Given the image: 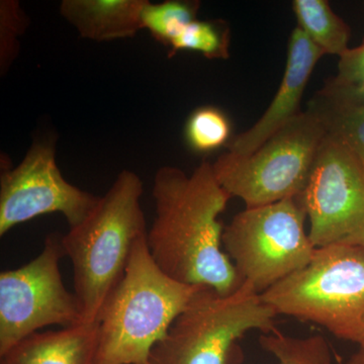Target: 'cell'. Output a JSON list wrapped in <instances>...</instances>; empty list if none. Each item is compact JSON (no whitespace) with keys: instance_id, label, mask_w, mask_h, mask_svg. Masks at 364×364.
Segmentation results:
<instances>
[{"instance_id":"9a60e30c","label":"cell","mask_w":364,"mask_h":364,"mask_svg":"<svg viewBox=\"0 0 364 364\" xmlns=\"http://www.w3.org/2000/svg\"><path fill=\"white\" fill-rule=\"evenodd\" d=\"M309 109L317 114L328 138L340 144L364 166V107L332 104L316 95Z\"/></svg>"},{"instance_id":"d6986e66","label":"cell","mask_w":364,"mask_h":364,"mask_svg":"<svg viewBox=\"0 0 364 364\" xmlns=\"http://www.w3.org/2000/svg\"><path fill=\"white\" fill-rule=\"evenodd\" d=\"M230 135L229 119L217 107H200L186 122V142L196 152H210L222 147L229 140Z\"/></svg>"},{"instance_id":"ffe728a7","label":"cell","mask_w":364,"mask_h":364,"mask_svg":"<svg viewBox=\"0 0 364 364\" xmlns=\"http://www.w3.org/2000/svg\"><path fill=\"white\" fill-rule=\"evenodd\" d=\"M1 21V70H7L11 61L18 54V38L26 28V18L20 4L16 1H1L0 4Z\"/></svg>"},{"instance_id":"ba28073f","label":"cell","mask_w":364,"mask_h":364,"mask_svg":"<svg viewBox=\"0 0 364 364\" xmlns=\"http://www.w3.org/2000/svg\"><path fill=\"white\" fill-rule=\"evenodd\" d=\"M62 235L51 233L37 257L0 273V358L48 326L83 324L77 296L66 289L60 261L66 254Z\"/></svg>"},{"instance_id":"44dd1931","label":"cell","mask_w":364,"mask_h":364,"mask_svg":"<svg viewBox=\"0 0 364 364\" xmlns=\"http://www.w3.org/2000/svg\"><path fill=\"white\" fill-rule=\"evenodd\" d=\"M317 97L332 104L364 107V80L354 83H337L330 78Z\"/></svg>"},{"instance_id":"5bb4252c","label":"cell","mask_w":364,"mask_h":364,"mask_svg":"<svg viewBox=\"0 0 364 364\" xmlns=\"http://www.w3.org/2000/svg\"><path fill=\"white\" fill-rule=\"evenodd\" d=\"M298 26L325 54L341 56L348 50L351 31L326 0H294Z\"/></svg>"},{"instance_id":"7c38bea8","label":"cell","mask_w":364,"mask_h":364,"mask_svg":"<svg viewBox=\"0 0 364 364\" xmlns=\"http://www.w3.org/2000/svg\"><path fill=\"white\" fill-rule=\"evenodd\" d=\"M148 0H63L60 14L83 39L95 42L133 38L142 30Z\"/></svg>"},{"instance_id":"2e32d148","label":"cell","mask_w":364,"mask_h":364,"mask_svg":"<svg viewBox=\"0 0 364 364\" xmlns=\"http://www.w3.org/2000/svg\"><path fill=\"white\" fill-rule=\"evenodd\" d=\"M259 343L279 364H334L331 346L320 334L291 337L277 330L261 335Z\"/></svg>"},{"instance_id":"6da1fadb","label":"cell","mask_w":364,"mask_h":364,"mask_svg":"<svg viewBox=\"0 0 364 364\" xmlns=\"http://www.w3.org/2000/svg\"><path fill=\"white\" fill-rule=\"evenodd\" d=\"M155 219L147 232L153 260L172 279L233 293L243 284L222 250L225 227L219 215L232 196L203 161L193 173L176 166L158 169L153 184Z\"/></svg>"},{"instance_id":"7a4b0ae2","label":"cell","mask_w":364,"mask_h":364,"mask_svg":"<svg viewBox=\"0 0 364 364\" xmlns=\"http://www.w3.org/2000/svg\"><path fill=\"white\" fill-rule=\"evenodd\" d=\"M200 287L165 274L151 256L147 235L139 239L98 316L95 364H150L153 348Z\"/></svg>"},{"instance_id":"603a6c76","label":"cell","mask_w":364,"mask_h":364,"mask_svg":"<svg viewBox=\"0 0 364 364\" xmlns=\"http://www.w3.org/2000/svg\"><path fill=\"white\" fill-rule=\"evenodd\" d=\"M346 364H364V342L358 345V350L352 354Z\"/></svg>"},{"instance_id":"cb8c5ba5","label":"cell","mask_w":364,"mask_h":364,"mask_svg":"<svg viewBox=\"0 0 364 364\" xmlns=\"http://www.w3.org/2000/svg\"><path fill=\"white\" fill-rule=\"evenodd\" d=\"M0 364H7V363H4V361H1V363H0Z\"/></svg>"},{"instance_id":"8fae6325","label":"cell","mask_w":364,"mask_h":364,"mask_svg":"<svg viewBox=\"0 0 364 364\" xmlns=\"http://www.w3.org/2000/svg\"><path fill=\"white\" fill-rule=\"evenodd\" d=\"M324 53L296 26L289 37L284 77L269 107L255 124L228 144V152L249 155L301 114L304 92Z\"/></svg>"},{"instance_id":"277c9868","label":"cell","mask_w":364,"mask_h":364,"mask_svg":"<svg viewBox=\"0 0 364 364\" xmlns=\"http://www.w3.org/2000/svg\"><path fill=\"white\" fill-rule=\"evenodd\" d=\"M277 314L248 282L229 294L200 287L153 348L150 364H242L250 331H277Z\"/></svg>"},{"instance_id":"7402d4cb","label":"cell","mask_w":364,"mask_h":364,"mask_svg":"<svg viewBox=\"0 0 364 364\" xmlns=\"http://www.w3.org/2000/svg\"><path fill=\"white\" fill-rule=\"evenodd\" d=\"M337 83H354L364 80V42L346 50L339 57L338 73L331 78Z\"/></svg>"},{"instance_id":"30bf717a","label":"cell","mask_w":364,"mask_h":364,"mask_svg":"<svg viewBox=\"0 0 364 364\" xmlns=\"http://www.w3.org/2000/svg\"><path fill=\"white\" fill-rule=\"evenodd\" d=\"M56 141L37 139L16 167L1 166L0 236L40 215L58 213L69 228L91 214L100 196L73 186L62 176L56 161Z\"/></svg>"},{"instance_id":"52a82bcc","label":"cell","mask_w":364,"mask_h":364,"mask_svg":"<svg viewBox=\"0 0 364 364\" xmlns=\"http://www.w3.org/2000/svg\"><path fill=\"white\" fill-rule=\"evenodd\" d=\"M306 219L298 198L246 208L235 215L222 243L242 282L263 294L306 267L317 248L306 232Z\"/></svg>"},{"instance_id":"8992f818","label":"cell","mask_w":364,"mask_h":364,"mask_svg":"<svg viewBox=\"0 0 364 364\" xmlns=\"http://www.w3.org/2000/svg\"><path fill=\"white\" fill-rule=\"evenodd\" d=\"M326 131L311 109L301 112L249 155L227 152L213 163L215 178L246 208L296 198L305 188Z\"/></svg>"},{"instance_id":"5b68a950","label":"cell","mask_w":364,"mask_h":364,"mask_svg":"<svg viewBox=\"0 0 364 364\" xmlns=\"http://www.w3.org/2000/svg\"><path fill=\"white\" fill-rule=\"evenodd\" d=\"M277 315L324 328L336 338L364 342V247L316 249L306 267L261 294Z\"/></svg>"},{"instance_id":"9c48e42d","label":"cell","mask_w":364,"mask_h":364,"mask_svg":"<svg viewBox=\"0 0 364 364\" xmlns=\"http://www.w3.org/2000/svg\"><path fill=\"white\" fill-rule=\"evenodd\" d=\"M296 198L316 248L364 247V166L340 144L326 136Z\"/></svg>"},{"instance_id":"3957f363","label":"cell","mask_w":364,"mask_h":364,"mask_svg":"<svg viewBox=\"0 0 364 364\" xmlns=\"http://www.w3.org/2000/svg\"><path fill=\"white\" fill-rule=\"evenodd\" d=\"M143 193L142 179L124 170L85 221L62 235L85 323L97 322L105 301L123 279L136 242L147 235Z\"/></svg>"},{"instance_id":"ac0fdd59","label":"cell","mask_w":364,"mask_h":364,"mask_svg":"<svg viewBox=\"0 0 364 364\" xmlns=\"http://www.w3.org/2000/svg\"><path fill=\"white\" fill-rule=\"evenodd\" d=\"M230 28L223 21H193L170 44V54L188 50L208 59H228L230 56Z\"/></svg>"},{"instance_id":"4fadbf2b","label":"cell","mask_w":364,"mask_h":364,"mask_svg":"<svg viewBox=\"0 0 364 364\" xmlns=\"http://www.w3.org/2000/svg\"><path fill=\"white\" fill-rule=\"evenodd\" d=\"M98 323H83L23 339L1 361L7 364H95Z\"/></svg>"},{"instance_id":"e0dca14e","label":"cell","mask_w":364,"mask_h":364,"mask_svg":"<svg viewBox=\"0 0 364 364\" xmlns=\"http://www.w3.org/2000/svg\"><path fill=\"white\" fill-rule=\"evenodd\" d=\"M200 6L198 1L167 0L160 4L148 1L142 13L143 28L149 31L158 42L169 47L186 26L196 20Z\"/></svg>"}]
</instances>
